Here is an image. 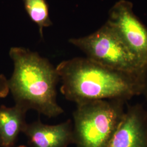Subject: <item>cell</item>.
<instances>
[{
  "mask_svg": "<svg viewBox=\"0 0 147 147\" xmlns=\"http://www.w3.org/2000/svg\"><path fill=\"white\" fill-rule=\"evenodd\" d=\"M126 103L109 99L76 104L73 113L74 144L77 147H110L125 113Z\"/></svg>",
  "mask_w": 147,
  "mask_h": 147,
  "instance_id": "obj_3",
  "label": "cell"
},
{
  "mask_svg": "<svg viewBox=\"0 0 147 147\" xmlns=\"http://www.w3.org/2000/svg\"><path fill=\"white\" fill-rule=\"evenodd\" d=\"M23 2L28 15L37 24L42 38L44 28L52 25L47 0H23Z\"/></svg>",
  "mask_w": 147,
  "mask_h": 147,
  "instance_id": "obj_9",
  "label": "cell"
},
{
  "mask_svg": "<svg viewBox=\"0 0 147 147\" xmlns=\"http://www.w3.org/2000/svg\"><path fill=\"white\" fill-rule=\"evenodd\" d=\"M69 42L84 53L86 58L106 67L137 74L144 68L107 22L94 33L71 38Z\"/></svg>",
  "mask_w": 147,
  "mask_h": 147,
  "instance_id": "obj_4",
  "label": "cell"
},
{
  "mask_svg": "<svg viewBox=\"0 0 147 147\" xmlns=\"http://www.w3.org/2000/svg\"><path fill=\"white\" fill-rule=\"evenodd\" d=\"M110 147H147V109L127 106Z\"/></svg>",
  "mask_w": 147,
  "mask_h": 147,
  "instance_id": "obj_6",
  "label": "cell"
},
{
  "mask_svg": "<svg viewBox=\"0 0 147 147\" xmlns=\"http://www.w3.org/2000/svg\"><path fill=\"white\" fill-rule=\"evenodd\" d=\"M61 92L76 104L118 99L125 101L141 95L142 75L109 68L86 57L63 61L56 67Z\"/></svg>",
  "mask_w": 147,
  "mask_h": 147,
  "instance_id": "obj_1",
  "label": "cell"
},
{
  "mask_svg": "<svg viewBox=\"0 0 147 147\" xmlns=\"http://www.w3.org/2000/svg\"><path fill=\"white\" fill-rule=\"evenodd\" d=\"M106 22L142 65H147V27L135 14L131 2L127 0L117 2L109 11Z\"/></svg>",
  "mask_w": 147,
  "mask_h": 147,
  "instance_id": "obj_5",
  "label": "cell"
},
{
  "mask_svg": "<svg viewBox=\"0 0 147 147\" xmlns=\"http://www.w3.org/2000/svg\"><path fill=\"white\" fill-rule=\"evenodd\" d=\"M22 133L30 147H68L74 144L73 124L70 120L53 125L38 120L27 123Z\"/></svg>",
  "mask_w": 147,
  "mask_h": 147,
  "instance_id": "obj_7",
  "label": "cell"
},
{
  "mask_svg": "<svg viewBox=\"0 0 147 147\" xmlns=\"http://www.w3.org/2000/svg\"><path fill=\"white\" fill-rule=\"evenodd\" d=\"M9 53L14 70L8 83L15 104L49 118L64 113L57 101L59 79L56 68L47 58L25 47H11Z\"/></svg>",
  "mask_w": 147,
  "mask_h": 147,
  "instance_id": "obj_2",
  "label": "cell"
},
{
  "mask_svg": "<svg viewBox=\"0 0 147 147\" xmlns=\"http://www.w3.org/2000/svg\"><path fill=\"white\" fill-rule=\"evenodd\" d=\"M28 111L20 106H0V147H13L26 126Z\"/></svg>",
  "mask_w": 147,
  "mask_h": 147,
  "instance_id": "obj_8",
  "label": "cell"
},
{
  "mask_svg": "<svg viewBox=\"0 0 147 147\" xmlns=\"http://www.w3.org/2000/svg\"><path fill=\"white\" fill-rule=\"evenodd\" d=\"M9 93L8 79L3 74H0V98H5Z\"/></svg>",
  "mask_w": 147,
  "mask_h": 147,
  "instance_id": "obj_10",
  "label": "cell"
},
{
  "mask_svg": "<svg viewBox=\"0 0 147 147\" xmlns=\"http://www.w3.org/2000/svg\"><path fill=\"white\" fill-rule=\"evenodd\" d=\"M141 75L142 81L141 95L144 96L147 101V65L143 69Z\"/></svg>",
  "mask_w": 147,
  "mask_h": 147,
  "instance_id": "obj_11",
  "label": "cell"
},
{
  "mask_svg": "<svg viewBox=\"0 0 147 147\" xmlns=\"http://www.w3.org/2000/svg\"><path fill=\"white\" fill-rule=\"evenodd\" d=\"M27 147L26 146H18V147Z\"/></svg>",
  "mask_w": 147,
  "mask_h": 147,
  "instance_id": "obj_12",
  "label": "cell"
}]
</instances>
